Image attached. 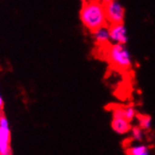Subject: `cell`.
<instances>
[{"label":"cell","instance_id":"cell-8","mask_svg":"<svg viewBox=\"0 0 155 155\" xmlns=\"http://www.w3.org/2000/svg\"><path fill=\"white\" fill-rule=\"evenodd\" d=\"M150 147L143 144L131 146L125 150L126 155H150Z\"/></svg>","mask_w":155,"mask_h":155},{"label":"cell","instance_id":"cell-9","mask_svg":"<svg viewBox=\"0 0 155 155\" xmlns=\"http://www.w3.org/2000/svg\"><path fill=\"white\" fill-rule=\"evenodd\" d=\"M137 120V126L143 131H149L151 128L152 124V118L150 115L146 114H137L136 116Z\"/></svg>","mask_w":155,"mask_h":155},{"label":"cell","instance_id":"cell-7","mask_svg":"<svg viewBox=\"0 0 155 155\" xmlns=\"http://www.w3.org/2000/svg\"><path fill=\"white\" fill-rule=\"evenodd\" d=\"M111 128L117 134H126L131 132L133 126L131 122H129L123 117H113L111 121Z\"/></svg>","mask_w":155,"mask_h":155},{"label":"cell","instance_id":"cell-11","mask_svg":"<svg viewBox=\"0 0 155 155\" xmlns=\"http://www.w3.org/2000/svg\"><path fill=\"white\" fill-rule=\"evenodd\" d=\"M132 134V138L136 140V141H142L143 140V136H144V131L140 129L137 125L133 126V128L131 130Z\"/></svg>","mask_w":155,"mask_h":155},{"label":"cell","instance_id":"cell-10","mask_svg":"<svg viewBox=\"0 0 155 155\" xmlns=\"http://www.w3.org/2000/svg\"><path fill=\"white\" fill-rule=\"evenodd\" d=\"M137 114V110L134 105H122V117L129 122H132Z\"/></svg>","mask_w":155,"mask_h":155},{"label":"cell","instance_id":"cell-5","mask_svg":"<svg viewBox=\"0 0 155 155\" xmlns=\"http://www.w3.org/2000/svg\"><path fill=\"white\" fill-rule=\"evenodd\" d=\"M109 34H110V40L114 44L126 45L128 41V34L124 24L109 25Z\"/></svg>","mask_w":155,"mask_h":155},{"label":"cell","instance_id":"cell-4","mask_svg":"<svg viewBox=\"0 0 155 155\" xmlns=\"http://www.w3.org/2000/svg\"><path fill=\"white\" fill-rule=\"evenodd\" d=\"M11 130L7 117H0V155L12 151L11 150Z\"/></svg>","mask_w":155,"mask_h":155},{"label":"cell","instance_id":"cell-2","mask_svg":"<svg viewBox=\"0 0 155 155\" xmlns=\"http://www.w3.org/2000/svg\"><path fill=\"white\" fill-rule=\"evenodd\" d=\"M104 49L105 50L104 57L112 67L122 71L132 69L133 59L126 45L111 43Z\"/></svg>","mask_w":155,"mask_h":155},{"label":"cell","instance_id":"cell-1","mask_svg":"<svg viewBox=\"0 0 155 155\" xmlns=\"http://www.w3.org/2000/svg\"><path fill=\"white\" fill-rule=\"evenodd\" d=\"M79 17L82 25L91 33L108 25L103 1L100 0L82 1Z\"/></svg>","mask_w":155,"mask_h":155},{"label":"cell","instance_id":"cell-12","mask_svg":"<svg viewBox=\"0 0 155 155\" xmlns=\"http://www.w3.org/2000/svg\"><path fill=\"white\" fill-rule=\"evenodd\" d=\"M2 106H3V99H2L1 95H0V109L2 108Z\"/></svg>","mask_w":155,"mask_h":155},{"label":"cell","instance_id":"cell-13","mask_svg":"<svg viewBox=\"0 0 155 155\" xmlns=\"http://www.w3.org/2000/svg\"><path fill=\"white\" fill-rule=\"evenodd\" d=\"M3 155H12V151H10V152H7L6 154H3Z\"/></svg>","mask_w":155,"mask_h":155},{"label":"cell","instance_id":"cell-6","mask_svg":"<svg viewBox=\"0 0 155 155\" xmlns=\"http://www.w3.org/2000/svg\"><path fill=\"white\" fill-rule=\"evenodd\" d=\"M91 34H92V37L96 45H98L99 47L104 48L111 44L110 34H109V25L101 27V28H99L98 30Z\"/></svg>","mask_w":155,"mask_h":155},{"label":"cell","instance_id":"cell-3","mask_svg":"<svg viewBox=\"0 0 155 155\" xmlns=\"http://www.w3.org/2000/svg\"><path fill=\"white\" fill-rule=\"evenodd\" d=\"M108 25L124 24L125 8L116 0H104L103 1Z\"/></svg>","mask_w":155,"mask_h":155}]
</instances>
